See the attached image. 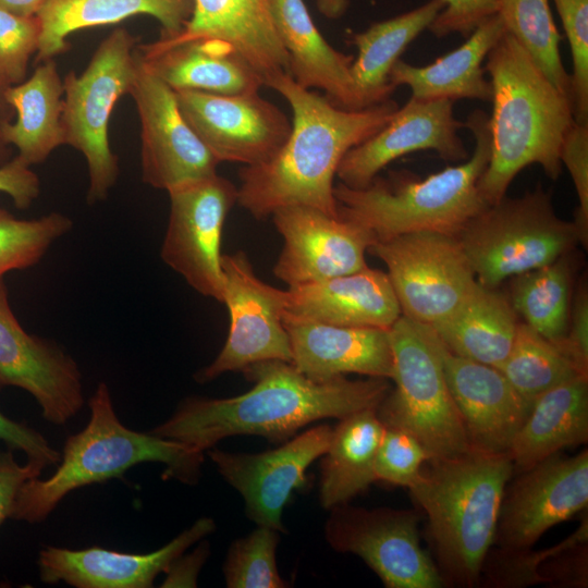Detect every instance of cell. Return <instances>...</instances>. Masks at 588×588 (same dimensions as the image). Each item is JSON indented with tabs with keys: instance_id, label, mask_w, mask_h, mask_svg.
<instances>
[{
	"instance_id": "1",
	"label": "cell",
	"mask_w": 588,
	"mask_h": 588,
	"mask_svg": "<svg viewBox=\"0 0 588 588\" xmlns=\"http://www.w3.org/2000/svg\"><path fill=\"white\" fill-rule=\"evenodd\" d=\"M242 371L254 382L249 391L228 399L188 397L149 432L204 453L231 436L280 442L314 421L377 408L391 390L384 378L313 380L279 359L258 362Z\"/></svg>"
},
{
	"instance_id": "2",
	"label": "cell",
	"mask_w": 588,
	"mask_h": 588,
	"mask_svg": "<svg viewBox=\"0 0 588 588\" xmlns=\"http://www.w3.org/2000/svg\"><path fill=\"white\" fill-rule=\"evenodd\" d=\"M264 86L282 95L293 112L291 133L268 161L240 171L237 203L255 219L294 205L338 215L333 180L346 152L381 130L397 110L391 98L359 110L341 109L297 85L285 72Z\"/></svg>"
},
{
	"instance_id": "3",
	"label": "cell",
	"mask_w": 588,
	"mask_h": 588,
	"mask_svg": "<svg viewBox=\"0 0 588 588\" xmlns=\"http://www.w3.org/2000/svg\"><path fill=\"white\" fill-rule=\"evenodd\" d=\"M483 68L492 85V112L490 158L478 187L492 205L506 196L514 177L530 164L540 166L549 179H559L561 145L575 120L571 99L509 33L489 51Z\"/></svg>"
},
{
	"instance_id": "4",
	"label": "cell",
	"mask_w": 588,
	"mask_h": 588,
	"mask_svg": "<svg viewBox=\"0 0 588 588\" xmlns=\"http://www.w3.org/2000/svg\"><path fill=\"white\" fill-rule=\"evenodd\" d=\"M408 488L427 516V532L444 584H479L494 543L501 504L514 473L509 453L476 449L430 460Z\"/></svg>"
},
{
	"instance_id": "5",
	"label": "cell",
	"mask_w": 588,
	"mask_h": 588,
	"mask_svg": "<svg viewBox=\"0 0 588 588\" xmlns=\"http://www.w3.org/2000/svg\"><path fill=\"white\" fill-rule=\"evenodd\" d=\"M488 114L474 110L465 127L475 139L470 157L424 179L411 171L377 175L366 187H333L339 217L369 231L376 242L414 232L456 236L489 204L478 182L490 158Z\"/></svg>"
},
{
	"instance_id": "6",
	"label": "cell",
	"mask_w": 588,
	"mask_h": 588,
	"mask_svg": "<svg viewBox=\"0 0 588 588\" xmlns=\"http://www.w3.org/2000/svg\"><path fill=\"white\" fill-rule=\"evenodd\" d=\"M86 427L69 437L54 473L46 479L25 481L10 518L29 524L44 522L72 491L121 478L142 463H162L164 480L195 485L200 477L204 452L180 441L132 430L118 418L110 390L99 382L88 402Z\"/></svg>"
},
{
	"instance_id": "7",
	"label": "cell",
	"mask_w": 588,
	"mask_h": 588,
	"mask_svg": "<svg viewBox=\"0 0 588 588\" xmlns=\"http://www.w3.org/2000/svg\"><path fill=\"white\" fill-rule=\"evenodd\" d=\"M389 335L395 387L377 407L379 419L413 434L430 460L467 452L470 446L446 382L438 336L429 326L403 315Z\"/></svg>"
},
{
	"instance_id": "8",
	"label": "cell",
	"mask_w": 588,
	"mask_h": 588,
	"mask_svg": "<svg viewBox=\"0 0 588 588\" xmlns=\"http://www.w3.org/2000/svg\"><path fill=\"white\" fill-rule=\"evenodd\" d=\"M456 238L477 282L492 289L549 265L581 244L575 223L555 213L552 195L541 184L520 197L505 196L488 205Z\"/></svg>"
},
{
	"instance_id": "9",
	"label": "cell",
	"mask_w": 588,
	"mask_h": 588,
	"mask_svg": "<svg viewBox=\"0 0 588 588\" xmlns=\"http://www.w3.org/2000/svg\"><path fill=\"white\" fill-rule=\"evenodd\" d=\"M136 46L135 36L117 28L99 44L79 75L70 71L63 78L64 145L86 159L89 205L105 200L119 176V159L109 143V122L117 102L131 90Z\"/></svg>"
},
{
	"instance_id": "10",
	"label": "cell",
	"mask_w": 588,
	"mask_h": 588,
	"mask_svg": "<svg viewBox=\"0 0 588 588\" xmlns=\"http://www.w3.org/2000/svg\"><path fill=\"white\" fill-rule=\"evenodd\" d=\"M368 253L388 268L402 315L431 326L451 314L476 277L456 236L414 232L375 242Z\"/></svg>"
},
{
	"instance_id": "11",
	"label": "cell",
	"mask_w": 588,
	"mask_h": 588,
	"mask_svg": "<svg viewBox=\"0 0 588 588\" xmlns=\"http://www.w3.org/2000/svg\"><path fill=\"white\" fill-rule=\"evenodd\" d=\"M324 526L338 552L358 555L388 588H440L437 565L420 546L419 515L413 510L332 507Z\"/></svg>"
},
{
	"instance_id": "12",
	"label": "cell",
	"mask_w": 588,
	"mask_h": 588,
	"mask_svg": "<svg viewBox=\"0 0 588 588\" xmlns=\"http://www.w3.org/2000/svg\"><path fill=\"white\" fill-rule=\"evenodd\" d=\"M169 221L161 259L200 295L222 303L221 236L237 187L218 173L168 191Z\"/></svg>"
},
{
	"instance_id": "13",
	"label": "cell",
	"mask_w": 588,
	"mask_h": 588,
	"mask_svg": "<svg viewBox=\"0 0 588 588\" xmlns=\"http://www.w3.org/2000/svg\"><path fill=\"white\" fill-rule=\"evenodd\" d=\"M221 268L229 334L216 359L195 375L196 381L208 382L264 360L291 363V343L283 323L286 291L261 281L242 250L222 255Z\"/></svg>"
},
{
	"instance_id": "14",
	"label": "cell",
	"mask_w": 588,
	"mask_h": 588,
	"mask_svg": "<svg viewBox=\"0 0 588 588\" xmlns=\"http://www.w3.org/2000/svg\"><path fill=\"white\" fill-rule=\"evenodd\" d=\"M135 53L136 73L128 94L140 122L143 182L168 192L216 174L220 162L185 121L175 91L142 62L136 49Z\"/></svg>"
},
{
	"instance_id": "15",
	"label": "cell",
	"mask_w": 588,
	"mask_h": 588,
	"mask_svg": "<svg viewBox=\"0 0 588 588\" xmlns=\"http://www.w3.org/2000/svg\"><path fill=\"white\" fill-rule=\"evenodd\" d=\"M175 96L185 121L219 162L264 163L291 133L287 117L258 91L219 95L177 90Z\"/></svg>"
},
{
	"instance_id": "16",
	"label": "cell",
	"mask_w": 588,
	"mask_h": 588,
	"mask_svg": "<svg viewBox=\"0 0 588 588\" xmlns=\"http://www.w3.org/2000/svg\"><path fill=\"white\" fill-rule=\"evenodd\" d=\"M588 504V451L556 454L522 471L504 493L494 542L531 548L551 527Z\"/></svg>"
},
{
	"instance_id": "17",
	"label": "cell",
	"mask_w": 588,
	"mask_h": 588,
	"mask_svg": "<svg viewBox=\"0 0 588 588\" xmlns=\"http://www.w3.org/2000/svg\"><path fill=\"white\" fill-rule=\"evenodd\" d=\"M5 387L33 395L42 417L54 425L72 419L85 401L76 362L53 341L25 331L0 278V389Z\"/></svg>"
},
{
	"instance_id": "18",
	"label": "cell",
	"mask_w": 588,
	"mask_h": 588,
	"mask_svg": "<svg viewBox=\"0 0 588 588\" xmlns=\"http://www.w3.org/2000/svg\"><path fill=\"white\" fill-rule=\"evenodd\" d=\"M271 217L283 238L273 273L289 287L367 267L365 254L376 238L363 226L301 205L280 208Z\"/></svg>"
},
{
	"instance_id": "19",
	"label": "cell",
	"mask_w": 588,
	"mask_h": 588,
	"mask_svg": "<svg viewBox=\"0 0 588 588\" xmlns=\"http://www.w3.org/2000/svg\"><path fill=\"white\" fill-rule=\"evenodd\" d=\"M332 433L333 428L321 425L262 453L212 448L207 453L220 475L243 497L247 516L257 525L284 532L283 507L292 492L306 485L308 466L326 453Z\"/></svg>"
},
{
	"instance_id": "20",
	"label": "cell",
	"mask_w": 588,
	"mask_h": 588,
	"mask_svg": "<svg viewBox=\"0 0 588 588\" xmlns=\"http://www.w3.org/2000/svg\"><path fill=\"white\" fill-rule=\"evenodd\" d=\"M453 105L411 97L381 130L346 152L336 171L341 183L366 187L389 163L418 150H434L445 161L466 160L468 151L458 135L465 123L455 118Z\"/></svg>"
},
{
	"instance_id": "21",
	"label": "cell",
	"mask_w": 588,
	"mask_h": 588,
	"mask_svg": "<svg viewBox=\"0 0 588 588\" xmlns=\"http://www.w3.org/2000/svg\"><path fill=\"white\" fill-rule=\"evenodd\" d=\"M215 529L213 519L201 517L162 548L145 554L49 546L38 554L39 577L46 584L64 581L75 588H150L177 556Z\"/></svg>"
},
{
	"instance_id": "22",
	"label": "cell",
	"mask_w": 588,
	"mask_h": 588,
	"mask_svg": "<svg viewBox=\"0 0 588 588\" xmlns=\"http://www.w3.org/2000/svg\"><path fill=\"white\" fill-rule=\"evenodd\" d=\"M440 353L469 446L507 453L531 403L518 394L498 368L455 355L441 341Z\"/></svg>"
},
{
	"instance_id": "23",
	"label": "cell",
	"mask_w": 588,
	"mask_h": 588,
	"mask_svg": "<svg viewBox=\"0 0 588 588\" xmlns=\"http://www.w3.org/2000/svg\"><path fill=\"white\" fill-rule=\"evenodd\" d=\"M292 364L306 377L326 381L346 373L391 379L393 355L389 330L333 326L283 317Z\"/></svg>"
},
{
	"instance_id": "24",
	"label": "cell",
	"mask_w": 588,
	"mask_h": 588,
	"mask_svg": "<svg viewBox=\"0 0 588 588\" xmlns=\"http://www.w3.org/2000/svg\"><path fill=\"white\" fill-rule=\"evenodd\" d=\"M284 316L333 326L389 330L402 316L387 272L368 266L343 275L290 286Z\"/></svg>"
},
{
	"instance_id": "25",
	"label": "cell",
	"mask_w": 588,
	"mask_h": 588,
	"mask_svg": "<svg viewBox=\"0 0 588 588\" xmlns=\"http://www.w3.org/2000/svg\"><path fill=\"white\" fill-rule=\"evenodd\" d=\"M142 62L174 91L199 90L219 95L259 91L261 75L228 41L164 38L137 45Z\"/></svg>"
},
{
	"instance_id": "26",
	"label": "cell",
	"mask_w": 588,
	"mask_h": 588,
	"mask_svg": "<svg viewBox=\"0 0 588 588\" xmlns=\"http://www.w3.org/2000/svg\"><path fill=\"white\" fill-rule=\"evenodd\" d=\"M193 15L175 37L216 38L231 44L265 79L289 73V54L274 26L270 0H193ZM162 38V37H161Z\"/></svg>"
},
{
	"instance_id": "27",
	"label": "cell",
	"mask_w": 588,
	"mask_h": 588,
	"mask_svg": "<svg viewBox=\"0 0 588 588\" xmlns=\"http://www.w3.org/2000/svg\"><path fill=\"white\" fill-rule=\"evenodd\" d=\"M278 35L289 54V75L303 88H320L334 106L358 110L351 65L354 57L330 46L303 0H270Z\"/></svg>"
},
{
	"instance_id": "28",
	"label": "cell",
	"mask_w": 588,
	"mask_h": 588,
	"mask_svg": "<svg viewBox=\"0 0 588 588\" xmlns=\"http://www.w3.org/2000/svg\"><path fill=\"white\" fill-rule=\"evenodd\" d=\"M504 33V24L495 14L481 23L461 46L430 64L416 66L397 60L389 81L394 87L407 86L411 97L420 100L491 101L492 85L485 76L483 62Z\"/></svg>"
},
{
	"instance_id": "29",
	"label": "cell",
	"mask_w": 588,
	"mask_h": 588,
	"mask_svg": "<svg viewBox=\"0 0 588 588\" xmlns=\"http://www.w3.org/2000/svg\"><path fill=\"white\" fill-rule=\"evenodd\" d=\"M193 11V0H48L36 15L41 29L36 62L66 51L72 33L138 14L155 17L161 25L160 37L172 38L182 33Z\"/></svg>"
},
{
	"instance_id": "30",
	"label": "cell",
	"mask_w": 588,
	"mask_h": 588,
	"mask_svg": "<svg viewBox=\"0 0 588 588\" xmlns=\"http://www.w3.org/2000/svg\"><path fill=\"white\" fill-rule=\"evenodd\" d=\"M588 440V376L578 375L539 395L516 433L509 455L524 471L565 448Z\"/></svg>"
},
{
	"instance_id": "31",
	"label": "cell",
	"mask_w": 588,
	"mask_h": 588,
	"mask_svg": "<svg viewBox=\"0 0 588 588\" xmlns=\"http://www.w3.org/2000/svg\"><path fill=\"white\" fill-rule=\"evenodd\" d=\"M518 323L509 296L476 280L458 306L429 327L453 354L498 368L512 347Z\"/></svg>"
},
{
	"instance_id": "32",
	"label": "cell",
	"mask_w": 588,
	"mask_h": 588,
	"mask_svg": "<svg viewBox=\"0 0 588 588\" xmlns=\"http://www.w3.org/2000/svg\"><path fill=\"white\" fill-rule=\"evenodd\" d=\"M5 99L15 112L3 136L27 166L42 163L64 145L61 126L63 81L53 59L38 64L28 79L8 86Z\"/></svg>"
},
{
	"instance_id": "33",
	"label": "cell",
	"mask_w": 588,
	"mask_h": 588,
	"mask_svg": "<svg viewBox=\"0 0 588 588\" xmlns=\"http://www.w3.org/2000/svg\"><path fill=\"white\" fill-rule=\"evenodd\" d=\"M443 9L441 0H429L414 10L371 24L353 36L358 54L351 65L357 109L368 108L391 98L394 87L389 81L392 66L404 50Z\"/></svg>"
},
{
	"instance_id": "34",
	"label": "cell",
	"mask_w": 588,
	"mask_h": 588,
	"mask_svg": "<svg viewBox=\"0 0 588 588\" xmlns=\"http://www.w3.org/2000/svg\"><path fill=\"white\" fill-rule=\"evenodd\" d=\"M377 408L340 419L322 455L319 501L331 510L348 503L373 481L375 461L384 431Z\"/></svg>"
},
{
	"instance_id": "35",
	"label": "cell",
	"mask_w": 588,
	"mask_h": 588,
	"mask_svg": "<svg viewBox=\"0 0 588 588\" xmlns=\"http://www.w3.org/2000/svg\"><path fill=\"white\" fill-rule=\"evenodd\" d=\"M574 268L571 253L511 281L509 299L517 316L558 348L568 328Z\"/></svg>"
},
{
	"instance_id": "36",
	"label": "cell",
	"mask_w": 588,
	"mask_h": 588,
	"mask_svg": "<svg viewBox=\"0 0 588 588\" xmlns=\"http://www.w3.org/2000/svg\"><path fill=\"white\" fill-rule=\"evenodd\" d=\"M498 14L505 32L525 49L550 83L571 99V76L560 53L562 36L549 0H499Z\"/></svg>"
},
{
	"instance_id": "37",
	"label": "cell",
	"mask_w": 588,
	"mask_h": 588,
	"mask_svg": "<svg viewBox=\"0 0 588 588\" xmlns=\"http://www.w3.org/2000/svg\"><path fill=\"white\" fill-rule=\"evenodd\" d=\"M498 369L529 403L555 385L581 375L560 348L522 321L512 347Z\"/></svg>"
},
{
	"instance_id": "38",
	"label": "cell",
	"mask_w": 588,
	"mask_h": 588,
	"mask_svg": "<svg viewBox=\"0 0 588 588\" xmlns=\"http://www.w3.org/2000/svg\"><path fill=\"white\" fill-rule=\"evenodd\" d=\"M72 226V220L60 212L25 220L0 208V278L9 271L38 264L50 246Z\"/></svg>"
},
{
	"instance_id": "39",
	"label": "cell",
	"mask_w": 588,
	"mask_h": 588,
	"mask_svg": "<svg viewBox=\"0 0 588 588\" xmlns=\"http://www.w3.org/2000/svg\"><path fill=\"white\" fill-rule=\"evenodd\" d=\"M279 539L278 530L258 525L249 535L232 542L223 565L226 587H286L275 560Z\"/></svg>"
},
{
	"instance_id": "40",
	"label": "cell",
	"mask_w": 588,
	"mask_h": 588,
	"mask_svg": "<svg viewBox=\"0 0 588 588\" xmlns=\"http://www.w3.org/2000/svg\"><path fill=\"white\" fill-rule=\"evenodd\" d=\"M587 517L579 527L559 544L547 550L531 551L530 548L500 547L488 551L480 572L485 586L497 588H518L536 584H546L539 573L543 561L561 550L587 541Z\"/></svg>"
},
{
	"instance_id": "41",
	"label": "cell",
	"mask_w": 588,
	"mask_h": 588,
	"mask_svg": "<svg viewBox=\"0 0 588 588\" xmlns=\"http://www.w3.org/2000/svg\"><path fill=\"white\" fill-rule=\"evenodd\" d=\"M572 54L574 120L588 123V0H553Z\"/></svg>"
},
{
	"instance_id": "42",
	"label": "cell",
	"mask_w": 588,
	"mask_h": 588,
	"mask_svg": "<svg viewBox=\"0 0 588 588\" xmlns=\"http://www.w3.org/2000/svg\"><path fill=\"white\" fill-rule=\"evenodd\" d=\"M429 460L427 450L413 434L385 427L375 461L376 479L408 489Z\"/></svg>"
},
{
	"instance_id": "43",
	"label": "cell",
	"mask_w": 588,
	"mask_h": 588,
	"mask_svg": "<svg viewBox=\"0 0 588 588\" xmlns=\"http://www.w3.org/2000/svg\"><path fill=\"white\" fill-rule=\"evenodd\" d=\"M37 16H21L0 8V81L7 86L22 83L40 38Z\"/></svg>"
},
{
	"instance_id": "44",
	"label": "cell",
	"mask_w": 588,
	"mask_h": 588,
	"mask_svg": "<svg viewBox=\"0 0 588 588\" xmlns=\"http://www.w3.org/2000/svg\"><path fill=\"white\" fill-rule=\"evenodd\" d=\"M560 160L566 166L572 177L578 208L574 223L577 226L581 245L588 242V123L573 122L566 132L560 150Z\"/></svg>"
},
{
	"instance_id": "45",
	"label": "cell",
	"mask_w": 588,
	"mask_h": 588,
	"mask_svg": "<svg viewBox=\"0 0 588 588\" xmlns=\"http://www.w3.org/2000/svg\"><path fill=\"white\" fill-rule=\"evenodd\" d=\"M441 1L443 9L428 28L437 38L454 33L468 37L481 23L499 11V0Z\"/></svg>"
},
{
	"instance_id": "46",
	"label": "cell",
	"mask_w": 588,
	"mask_h": 588,
	"mask_svg": "<svg viewBox=\"0 0 588 588\" xmlns=\"http://www.w3.org/2000/svg\"><path fill=\"white\" fill-rule=\"evenodd\" d=\"M559 348L579 373L588 376V291L583 280L573 291L568 328Z\"/></svg>"
},
{
	"instance_id": "47",
	"label": "cell",
	"mask_w": 588,
	"mask_h": 588,
	"mask_svg": "<svg viewBox=\"0 0 588 588\" xmlns=\"http://www.w3.org/2000/svg\"><path fill=\"white\" fill-rule=\"evenodd\" d=\"M587 541L565 548L543 561L539 573L549 585L587 587Z\"/></svg>"
},
{
	"instance_id": "48",
	"label": "cell",
	"mask_w": 588,
	"mask_h": 588,
	"mask_svg": "<svg viewBox=\"0 0 588 588\" xmlns=\"http://www.w3.org/2000/svg\"><path fill=\"white\" fill-rule=\"evenodd\" d=\"M0 440L9 449L24 452L28 461L44 467L56 465L61 453L56 451L41 433L23 422L15 421L0 412Z\"/></svg>"
},
{
	"instance_id": "49",
	"label": "cell",
	"mask_w": 588,
	"mask_h": 588,
	"mask_svg": "<svg viewBox=\"0 0 588 588\" xmlns=\"http://www.w3.org/2000/svg\"><path fill=\"white\" fill-rule=\"evenodd\" d=\"M0 193L12 199L17 209H27L40 194V180L16 155L0 167Z\"/></svg>"
},
{
	"instance_id": "50",
	"label": "cell",
	"mask_w": 588,
	"mask_h": 588,
	"mask_svg": "<svg viewBox=\"0 0 588 588\" xmlns=\"http://www.w3.org/2000/svg\"><path fill=\"white\" fill-rule=\"evenodd\" d=\"M45 467L32 461L20 464L12 453L0 450V526L10 518L15 497L21 486L32 479L39 477Z\"/></svg>"
},
{
	"instance_id": "51",
	"label": "cell",
	"mask_w": 588,
	"mask_h": 588,
	"mask_svg": "<svg viewBox=\"0 0 588 588\" xmlns=\"http://www.w3.org/2000/svg\"><path fill=\"white\" fill-rule=\"evenodd\" d=\"M209 552L208 542L203 541L191 553L177 556L166 571L161 587H196L198 574Z\"/></svg>"
},
{
	"instance_id": "52",
	"label": "cell",
	"mask_w": 588,
	"mask_h": 588,
	"mask_svg": "<svg viewBox=\"0 0 588 588\" xmlns=\"http://www.w3.org/2000/svg\"><path fill=\"white\" fill-rule=\"evenodd\" d=\"M7 87L8 86L0 81V167L14 157L12 156L11 146L3 136L4 127L12 122L15 117L13 108L5 99Z\"/></svg>"
},
{
	"instance_id": "53",
	"label": "cell",
	"mask_w": 588,
	"mask_h": 588,
	"mask_svg": "<svg viewBox=\"0 0 588 588\" xmlns=\"http://www.w3.org/2000/svg\"><path fill=\"white\" fill-rule=\"evenodd\" d=\"M48 0H0V8L21 16H36Z\"/></svg>"
},
{
	"instance_id": "54",
	"label": "cell",
	"mask_w": 588,
	"mask_h": 588,
	"mask_svg": "<svg viewBox=\"0 0 588 588\" xmlns=\"http://www.w3.org/2000/svg\"><path fill=\"white\" fill-rule=\"evenodd\" d=\"M317 8L328 19L341 17L348 7V0H316Z\"/></svg>"
}]
</instances>
